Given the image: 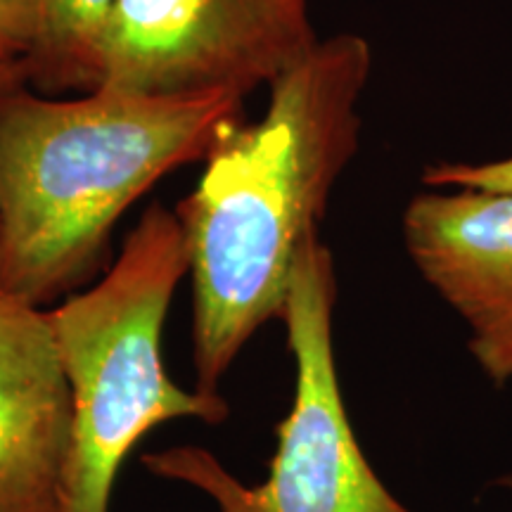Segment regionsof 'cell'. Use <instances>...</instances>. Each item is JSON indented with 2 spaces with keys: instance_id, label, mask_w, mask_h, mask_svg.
<instances>
[{
  "instance_id": "6da1fadb",
  "label": "cell",
  "mask_w": 512,
  "mask_h": 512,
  "mask_svg": "<svg viewBox=\"0 0 512 512\" xmlns=\"http://www.w3.org/2000/svg\"><path fill=\"white\" fill-rule=\"evenodd\" d=\"M370 72L366 36L320 38L268 86L259 119L223 128L195 190L178 204L200 392L219 394L256 330L280 318L297 254L361 150Z\"/></svg>"
},
{
  "instance_id": "7a4b0ae2",
  "label": "cell",
  "mask_w": 512,
  "mask_h": 512,
  "mask_svg": "<svg viewBox=\"0 0 512 512\" xmlns=\"http://www.w3.org/2000/svg\"><path fill=\"white\" fill-rule=\"evenodd\" d=\"M242 102L223 91L0 95V297L43 309L79 292L124 211L178 166L204 162Z\"/></svg>"
},
{
  "instance_id": "3957f363",
  "label": "cell",
  "mask_w": 512,
  "mask_h": 512,
  "mask_svg": "<svg viewBox=\"0 0 512 512\" xmlns=\"http://www.w3.org/2000/svg\"><path fill=\"white\" fill-rule=\"evenodd\" d=\"M185 275L181 221L152 204L105 278L48 311L72 392L60 512H110L119 467L152 427L181 418L216 425L230 415L221 394L188 392L164 370V320Z\"/></svg>"
},
{
  "instance_id": "277c9868",
  "label": "cell",
  "mask_w": 512,
  "mask_h": 512,
  "mask_svg": "<svg viewBox=\"0 0 512 512\" xmlns=\"http://www.w3.org/2000/svg\"><path fill=\"white\" fill-rule=\"evenodd\" d=\"M335 302V261L318 230L297 254L280 311L297 382L264 484L245 486L202 446L147 453V470L195 486L219 512H413L382 484L351 430L332 349Z\"/></svg>"
},
{
  "instance_id": "5b68a950",
  "label": "cell",
  "mask_w": 512,
  "mask_h": 512,
  "mask_svg": "<svg viewBox=\"0 0 512 512\" xmlns=\"http://www.w3.org/2000/svg\"><path fill=\"white\" fill-rule=\"evenodd\" d=\"M318 41L311 0H117L98 88L147 98L216 91L247 98Z\"/></svg>"
},
{
  "instance_id": "8992f818",
  "label": "cell",
  "mask_w": 512,
  "mask_h": 512,
  "mask_svg": "<svg viewBox=\"0 0 512 512\" xmlns=\"http://www.w3.org/2000/svg\"><path fill=\"white\" fill-rule=\"evenodd\" d=\"M415 271L467 328V349L494 384L512 380V195L425 188L401 219Z\"/></svg>"
},
{
  "instance_id": "52a82bcc",
  "label": "cell",
  "mask_w": 512,
  "mask_h": 512,
  "mask_svg": "<svg viewBox=\"0 0 512 512\" xmlns=\"http://www.w3.org/2000/svg\"><path fill=\"white\" fill-rule=\"evenodd\" d=\"M72 392L46 309L0 297V512H60Z\"/></svg>"
},
{
  "instance_id": "ba28073f",
  "label": "cell",
  "mask_w": 512,
  "mask_h": 512,
  "mask_svg": "<svg viewBox=\"0 0 512 512\" xmlns=\"http://www.w3.org/2000/svg\"><path fill=\"white\" fill-rule=\"evenodd\" d=\"M117 0H36V43L24 62L48 91L100 86L102 48Z\"/></svg>"
},
{
  "instance_id": "9c48e42d",
  "label": "cell",
  "mask_w": 512,
  "mask_h": 512,
  "mask_svg": "<svg viewBox=\"0 0 512 512\" xmlns=\"http://www.w3.org/2000/svg\"><path fill=\"white\" fill-rule=\"evenodd\" d=\"M425 188H467L510 192L512 195V155L496 162H439L422 174Z\"/></svg>"
},
{
  "instance_id": "30bf717a",
  "label": "cell",
  "mask_w": 512,
  "mask_h": 512,
  "mask_svg": "<svg viewBox=\"0 0 512 512\" xmlns=\"http://www.w3.org/2000/svg\"><path fill=\"white\" fill-rule=\"evenodd\" d=\"M36 43V0H0V57L27 62Z\"/></svg>"
},
{
  "instance_id": "8fae6325",
  "label": "cell",
  "mask_w": 512,
  "mask_h": 512,
  "mask_svg": "<svg viewBox=\"0 0 512 512\" xmlns=\"http://www.w3.org/2000/svg\"><path fill=\"white\" fill-rule=\"evenodd\" d=\"M27 76L22 60H10V57H0V95L12 91V88L22 83Z\"/></svg>"
}]
</instances>
